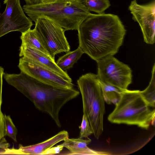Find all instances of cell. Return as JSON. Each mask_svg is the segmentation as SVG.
<instances>
[{
  "label": "cell",
  "mask_w": 155,
  "mask_h": 155,
  "mask_svg": "<svg viewBox=\"0 0 155 155\" xmlns=\"http://www.w3.org/2000/svg\"><path fill=\"white\" fill-rule=\"evenodd\" d=\"M77 30L79 47L96 61L115 54L122 44L126 32L117 15L104 13H91Z\"/></svg>",
  "instance_id": "obj_1"
},
{
  "label": "cell",
  "mask_w": 155,
  "mask_h": 155,
  "mask_svg": "<svg viewBox=\"0 0 155 155\" xmlns=\"http://www.w3.org/2000/svg\"><path fill=\"white\" fill-rule=\"evenodd\" d=\"M3 76L9 84L28 99L38 110L48 114L59 127L61 109L79 94V91L73 88L54 86L37 80L21 71L18 74L4 73Z\"/></svg>",
  "instance_id": "obj_2"
},
{
  "label": "cell",
  "mask_w": 155,
  "mask_h": 155,
  "mask_svg": "<svg viewBox=\"0 0 155 155\" xmlns=\"http://www.w3.org/2000/svg\"><path fill=\"white\" fill-rule=\"evenodd\" d=\"M23 9L34 22L40 18L57 23L65 31L78 30L82 22L91 14L83 0H57L50 3L23 5Z\"/></svg>",
  "instance_id": "obj_3"
},
{
  "label": "cell",
  "mask_w": 155,
  "mask_h": 155,
  "mask_svg": "<svg viewBox=\"0 0 155 155\" xmlns=\"http://www.w3.org/2000/svg\"><path fill=\"white\" fill-rule=\"evenodd\" d=\"M115 107L108 116V120L117 124L134 125L147 130L154 125L155 111L151 110L142 97L140 91H122Z\"/></svg>",
  "instance_id": "obj_4"
},
{
  "label": "cell",
  "mask_w": 155,
  "mask_h": 155,
  "mask_svg": "<svg viewBox=\"0 0 155 155\" xmlns=\"http://www.w3.org/2000/svg\"><path fill=\"white\" fill-rule=\"evenodd\" d=\"M81 94L83 114L87 117L95 138L99 139L103 131L105 112L100 81L97 74L89 73L77 81Z\"/></svg>",
  "instance_id": "obj_5"
},
{
  "label": "cell",
  "mask_w": 155,
  "mask_h": 155,
  "mask_svg": "<svg viewBox=\"0 0 155 155\" xmlns=\"http://www.w3.org/2000/svg\"><path fill=\"white\" fill-rule=\"evenodd\" d=\"M37 35L50 56L55 60V55L70 51V47L65 31L58 24L48 19L40 18L35 22Z\"/></svg>",
  "instance_id": "obj_6"
},
{
  "label": "cell",
  "mask_w": 155,
  "mask_h": 155,
  "mask_svg": "<svg viewBox=\"0 0 155 155\" xmlns=\"http://www.w3.org/2000/svg\"><path fill=\"white\" fill-rule=\"evenodd\" d=\"M98 77L100 81L114 86L122 91L132 83V70L129 66L113 55L105 57L96 61Z\"/></svg>",
  "instance_id": "obj_7"
},
{
  "label": "cell",
  "mask_w": 155,
  "mask_h": 155,
  "mask_svg": "<svg viewBox=\"0 0 155 155\" xmlns=\"http://www.w3.org/2000/svg\"><path fill=\"white\" fill-rule=\"evenodd\" d=\"M4 4L5 9L0 13V38L12 31L22 33L31 29L33 23L24 13L20 0H5Z\"/></svg>",
  "instance_id": "obj_8"
},
{
  "label": "cell",
  "mask_w": 155,
  "mask_h": 155,
  "mask_svg": "<svg viewBox=\"0 0 155 155\" xmlns=\"http://www.w3.org/2000/svg\"><path fill=\"white\" fill-rule=\"evenodd\" d=\"M128 10L132 15V18L139 24L142 32L144 41L147 44L155 42V1L149 3L140 5L136 0L132 1Z\"/></svg>",
  "instance_id": "obj_9"
},
{
  "label": "cell",
  "mask_w": 155,
  "mask_h": 155,
  "mask_svg": "<svg viewBox=\"0 0 155 155\" xmlns=\"http://www.w3.org/2000/svg\"><path fill=\"white\" fill-rule=\"evenodd\" d=\"M18 67L21 71L42 82L59 87L73 88L72 81L36 64L23 57L20 58Z\"/></svg>",
  "instance_id": "obj_10"
},
{
  "label": "cell",
  "mask_w": 155,
  "mask_h": 155,
  "mask_svg": "<svg viewBox=\"0 0 155 155\" xmlns=\"http://www.w3.org/2000/svg\"><path fill=\"white\" fill-rule=\"evenodd\" d=\"M19 51L20 57H23L36 64L53 71L69 81H72L67 72L61 69L55 60L49 55L32 47L21 45Z\"/></svg>",
  "instance_id": "obj_11"
},
{
  "label": "cell",
  "mask_w": 155,
  "mask_h": 155,
  "mask_svg": "<svg viewBox=\"0 0 155 155\" xmlns=\"http://www.w3.org/2000/svg\"><path fill=\"white\" fill-rule=\"evenodd\" d=\"M69 138V134L66 130L59 132L49 139L37 144L27 146L19 144L18 149H13V154L41 155L47 149L58 143Z\"/></svg>",
  "instance_id": "obj_12"
},
{
  "label": "cell",
  "mask_w": 155,
  "mask_h": 155,
  "mask_svg": "<svg viewBox=\"0 0 155 155\" xmlns=\"http://www.w3.org/2000/svg\"><path fill=\"white\" fill-rule=\"evenodd\" d=\"M84 140L82 138L66 139L61 144L68 150L67 155H108L112 154L108 152L96 151L92 150L87 145L91 142L88 138Z\"/></svg>",
  "instance_id": "obj_13"
},
{
  "label": "cell",
  "mask_w": 155,
  "mask_h": 155,
  "mask_svg": "<svg viewBox=\"0 0 155 155\" xmlns=\"http://www.w3.org/2000/svg\"><path fill=\"white\" fill-rule=\"evenodd\" d=\"M84 53L79 47L72 51H69L60 57L56 62L57 66L62 70L66 71L72 67Z\"/></svg>",
  "instance_id": "obj_14"
},
{
  "label": "cell",
  "mask_w": 155,
  "mask_h": 155,
  "mask_svg": "<svg viewBox=\"0 0 155 155\" xmlns=\"http://www.w3.org/2000/svg\"><path fill=\"white\" fill-rule=\"evenodd\" d=\"M20 39L21 45L32 47L49 55L38 37L35 28L33 29H30L22 33Z\"/></svg>",
  "instance_id": "obj_15"
},
{
  "label": "cell",
  "mask_w": 155,
  "mask_h": 155,
  "mask_svg": "<svg viewBox=\"0 0 155 155\" xmlns=\"http://www.w3.org/2000/svg\"><path fill=\"white\" fill-rule=\"evenodd\" d=\"M100 85L104 101L108 104L112 103L115 105L119 100L122 91L114 86L101 81Z\"/></svg>",
  "instance_id": "obj_16"
},
{
  "label": "cell",
  "mask_w": 155,
  "mask_h": 155,
  "mask_svg": "<svg viewBox=\"0 0 155 155\" xmlns=\"http://www.w3.org/2000/svg\"><path fill=\"white\" fill-rule=\"evenodd\" d=\"M140 94L149 107L155 106V64L152 71V76L148 86L143 91H140Z\"/></svg>",
  "instance_id": "obj_17"
},
{
  "label": "cell",
  "mask_w": 155,
  "mask_h": 155,
  "mask_svg": "<svg viewBox=\"0 0 155 155\" xmlns=\"http://www.w3.org/2000/svg\"><path fill=\"white\" fill-rule=\"evenodd\" d=\"M83 2L89 11L98 14L104 13L105 10L111 5L108 0H83Z\"/></svg>",
  "instance_id": "obj_18"
},
{
  "label": "cell",
  "mask_w": 155,
  "mask_h": 155,
  "mask_svg": "<svg viewBox=\"0 0 155 155\" xmlns=\"http://www.w3.org/2000/svg\"><path fill=\"white\" fill-rule=\"evenodd\" d=\"M5 136H7L17 142L16 138L18 130L9 115H4Z\"/></svg>",
  "instance_id": "obj_19"
},
{
  "label": "cell",
  "mask_w": 155,
  "mask_h": 155,
  "mask_svg": "<svg viewBox=\"0 0 155 155\" xmlns=\"http://www.w3.org/2000/svg\"><path fill=\"white\" fill-rule=\"evenodd\" d=\"M79 127L80 130V138H88L89 136L93 134L88 120L84 114L83 116L81 125Z\"/></svg>",
  "instance_id": "obj_20"
},
{
  "label": "cell",
  "mask_w": 155,
  "mask_h": 155,
  "mask_svg": "<svg viewBox=\"0 0 155 155\" xmlns=\"http://www.w3.org/2000/svg\"><path fill=\"white\" fill-rule=\"evenodd\" d=\"M64 146L61 144L52 147L44 151L41 155H53L59 153L63 149Z\"/></svg>",
  "instance_id": "obj_21"
},
{
  "label": "cell",
  "mask_w": 155,
  "mask_h": 155,
  "mask_svg": "<svg viewBox=\"0 0 155 155\" xmlns=\"http://www.w3.org/2000/svg\"><path fill=\"white\" fill-rule=\"evenodd\" d=\"M5 136L4 115L0 111V141Z\"/></svg>",
  "instance_id": "obj_22"
},
{
  "label": "cell",
  "mask_w": 155,
  "mask_h": 155,
  "mask_svg": "<svg viewBox=\"0 0 155 155\" xmlns=\"http://www.w3.org/2000/svg\"><path fill=\"white\" fill-rule=\"evenodd\" d=\"M4 73V68L0 66V111H1V107L2 102V78Z\"/></svg>",
  "instance_id": "obj_23"
},
{
  "label": "cell",
  "mask_w": 155,
  "mask_h": 155,
  "mask_svg": "<svg viewBox=\"0 0 155 155\" xmlns=\"http://www.w3.org/2000/svg\"><path fill=\"white\" fill-rule=\"evenodd\" d=\"M10 146V144L7 142L5 138H3L0 141V149L8 148Z\"/></svg>",
  "instance_id": "obj_24"
},
{
  "label": "cell",
  "mask_w": 155,
  "mask_h": 155,
  "mask_svg": "<svg viewBox=\"0 0 155 155\" xmlns=\"http://www.w3.org/2000/svg\"><path fill=\"white\" fill-rule=\"evenodd\" d=\"M26 5H35L39 3V0H24Z\"/></svg>",
  "instance_id": "obj_25"
},
{
  "label": "cell",
  "mask_w": 155,
  "mask_h": 155,
  "mask_svg": "<svg viewBox=\"0 0 155 155\" xmlns=\"http://www.w3.org/2000/svg\"><path fill=\"white\" fill-rule=\"evenodd\" d=\"M57 0H39V3L45 4L55 2Z\"/></svg>",
  "instance_id": "obj_26"
},
{
  "label": "cell",
  "mask_w": 155,
  "mask_h": 155,
  "mask_svg": "<svg viewBox=\"0 0 155 155\" xmlns=\"http://www.w3.org/2000/svg\"><path fill=\"white\" fill-rule=\"evenodd\" d=\"M0 6H1V4H0Z\"/></svg>",
  "instance_id": "obj_27"
}]
</instances>
